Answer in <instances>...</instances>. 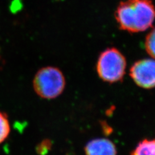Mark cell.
Listing matches in <instances>:
<instances>
[{"mask_svg":"<svg viewBox=\"0 0 155 155\" xmlns=\"http://www.w3.org/2000/svg\"><path fill=\"white\" fill-rule=\"evenodd\" d=\"M120 29L130 33L141 32L151 28L155 21V7L152 0H125L115 11Z\"/></svg>","mask_w":155,"mask_h":155,"instance_id":"6da1fadb","label":"cell"},{"mask_svg":"<svg viewBox=\"0 0 155 155\" xmlns=\"http://www.w3.org/2000/svg\"><path fill=\"white\" fill-rule=\"evenodd\" d=\"M66 80L64 73L57 67L48 66L41 68L36 73L32 81L33 89L41 98H56L64 92Z\"/></svg>","mask_w":155,"mask_h":155,"instance_id":"7a4b0ae2","label":"cell"},{"mask_svg":"<svg viewBox=\"0 0 155 155\" xmlns=\"http://www.w3.org/2000/svg\"><path fill=\"white\" fill-rule=\"evenodd\" d=\"M126 67L125 56L114 47L107 48L101 52L96 63V72L100 78L109 84L122 81Z\"/></svg>","mask_w":155,"mask_h":155,"instance_id":"3957f363","label":"cell"},{"mask_svg":"<svg viewBox=\"0 0 155 155\" xmlns=\"http://www.w3.org/2000/svg\"><path fill=\"white\" fill-rule=\"evenodd\" d=\"M129 75L135 84L141 88H154L155 60L145 58L135 61L130 68Z\"/></svg>","mask_w":155,"mask_h":155,"instance_id":"277c9868","label":"cell"},{"mask_svg":"<svg viewBox=\"0 0 155 155\" xmlns=\"http://www.w3.org/2000/svg\"><path fill=\"white\" fill-rule=\"evenodd\" d=\"M86 155H116L117 150L115 144L106 138L92 140L85 147Z\"/></svg>","mask_w":155,"mask_h":155,"instance_id":"5b68a950","label":"cell"},{"mask_svg":"<svg viewBox=\"0 0 155 155\" xmlns=\"http://www.w3.org/2000/svg\"><path fill=\"white\" fill-rule=\"evenodd\" d=\"M130 155H155V139H143L140 141Z\"/></svg>","mask_w":155,"mask_h":155,"instance_id":"8992f818","label":"cell"},{"mask_svg":"<svg viewBox=\"0 0 155 155\" xmlns=\"http://www.w3.org/2000/svg\"><path fill=\"white\" fill-rule=\"evenodd\" d=\"M11 130V123L8 115L0 110V145L8 138Z\"/></svg>","mask_w":155,"mask_h":155,"instance_id":"52a82bcc","label":"cell"},{"mask_svg":"<svg viewBox=\"0 0 155 155\" xmlns=\"http://www.w3.org/2000/svg\"><path fill=\"white\" fill-rule=\"evenodd\" d=\"M145 48L147 54L155 60V27L149 31L145 37Z\"/></svg>","mask_w":155,"mask_h":155,"instance_id":"ba28073f","label":"cell"}]
</instances>
